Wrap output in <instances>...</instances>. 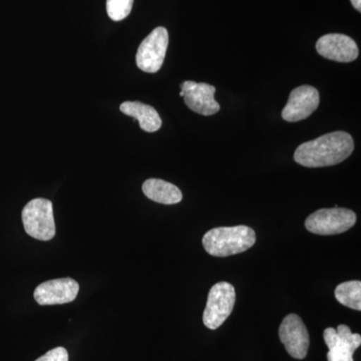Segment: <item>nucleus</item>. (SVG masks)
Masks as SVG:
<instances>
[{"instance_id": "1", "label": "nucleus", "mask_w": 361, "mask_h": 361, "mask_svg": "<svg viewBox=\"0 0 361 361\" xmlns=\"http://www.w3.org/2000/svg\"><path fill=\"white\" fill-rule=\"evenodd\" d=\"M353 149V137L348 133L337 130L301 144L294 153V160L304 167H329L345 161Z\"/></svg>"}, {"instance_id": "2", "label": "nucleus", "mask_w": 361, "mask_h": 361, "mask_svg": "<svg viewBox=\"0 0 361 361\" xmlns=\"http://www.w3.org/2000/svg\"><path fill=\"white\" fill-rule=\"evenodd\" d=\"M255 242V232L244 225L214 228L203 237V246L207 253L215 257L243 253L253 247Z\"/></svg>"}, {"instance_id": "3", "label": "nucleus", "mask_w": 361, "mask_h": 361, "mask_svg": "<svg viewBox=\"0 0 361 361\" xmlns=\"http://www.w3.org/2000/svg\"><path fill=\"white\" fill-rule=\"evenodd\" d=\"M25 232L40 241H49L56 235L52 203L47 199H33L23 210Z\"/></svg>"}, {"instance_id": "4", "label": "nucleus", "mask_w": 361, "mask_h": 361, "mask_svg": "<svg viewBox=\"0 0 361 361\" xmlns=\"http://www.w3.org/2000/svg\"><path fill=\"white\" fill-rule=\"evenodd\" d=\"M236 302L234 286L228 282H218L212 286L208 294L203 322L209 329H219L231 315Z\"/></svg>"}, {"instance_id": "5", "label": "nucleus", "mask_w": 361, "mask_h": 361, "mask_svg": "<svg viewBox=\"0 0 361 361\" xmlns=\"http://www.w3.org/2000/svg\"><path fill=\"white\" fill-rule=\"evenodd\" d=\"M356 223V214L345 208L320 209L308 216L305 227L317 235H336L348 231Z\"/></svg>"}, {"instance_id": "6", "label": "nucleus", "mask_w": 361, "mask_h": 361, "mask_svg": "<svg viewBox=\"0 0 361 361\" xmlns=\"http://www.w3.org/2000/svg\"><path fill=\"white\" fill-rule=\"evenodd\" d=\"M169 44V33L165 27H157L142 40L137 49L135 61L137 68L145 73H155L160 71L165 61Z\"/></svg>"}, {"instance_id": "7", "label": "nucleus", "mask_w": 361, "mask_h": 361, "mask_svg": "<svg viewBox=\"0 0 361 361\" xmlns=\"http://www.w3.org/2000/svg\"><path fill=\"white\" fill-rule=\"evenodd\" d=\"M323 338L329 349L327 360L355 361L353 353L360 348L361 336L353 334L348 325H339L337 329L329 327L323 332Z\"/></svg>"}, {"instance_id": "8", "label": "nucleus", "mask_w": 361, "mask_h": 361, "mask_svg": "<svg viewBox=\"0 0 361 361\" xmlns=\"http://www.w3.org/2000/svg\"><path fill=\"white\" fill-rule=\"evenodd\" d=\"M280 341L289 355L296 360H304L307 355L310 339L308 330L298 315H287L279 327Z\"/></svg>"}, {"instance_id": "9", "label": "nucleus", "mask_w": 361, "mask_h": 361, "mask_svg": "<svg viewBox=\"0 0 361 361\" xmlns=\"http://www.w3.org/2000/svg\"><path fill=\"white\" fill-rule=\"evenodd\" d=\"M216 87L205 82L186 80L180 85V96L190 110L203 116H212L220 111V104L215 99Z\"/></svg>"}, {"instance_id": "10", "label": "nucleus", "mask_w": 361, "mask_h": 361, "mask_svg": "<svg viewBox=\"0 0 361 361\" xmlns=\"http://www.w3.org/2000/svg\"><path fill=\"white\" fill-rule=\"evenodd\" d=\"M319 106V92L311 85H301L290 92L288 102L282 111L286 122L295 123L310 118Z\"/></svg>"}, {"instance_id": "11", "label": "nucleus", "mask_w": 361, "mask_h": 361, "mask_svg": "<svg viewBox=\"0 0 361 361\" xmlns=\"http://www.w3.org/2000/svg\"><path fill=\"white\" fill-rule=\"evenodd\" d=\"M80 285L71 278L49 280L39 285L33 293L39 305L71 303L77 298Z\"/></svg>"}, {"instance_id": "12", "label": "nucleus", "mask_w": 361, "mask_h": 361, "mask_svg": "<svg viewBox=\"0 0 361 361\" xmlns=\"http://www.w3.org/2000/svg\"><path fill=\"white\" fill-rule=\"evenodd\" d=\"M316 51L323 58L338 63L355 61L360 54L355 40L341 33L323 35L316 42Z\"/></svg>"}, {"instance_id": "13", "label": "nucleus", "mask_w": 361, "mask_h": 361, "mask_svg": "<svg viewBox=\"0 0 361 361\" xmlns=\"http://www.w3.org/2000/svg\"><path fill=\"white\" fill-rule=\"evenodd\" d=\"M120 110L125 115L132 116L140 123L142 130L148 133L157 132L161 127V118L158 111L141 102H125Z\"/></svg>"}, {"instance_id": "14", "label": "nucleus", "mask_w": 361, "mask_h": 361, "mask_svg": "<svg viewBox=\"0 0 361 361\" xmlns=\"http://www.w3.org/2000/svg\"><path fill=\"white\" fill-rule=\"evenodd\" d=\"M142 192L149 200L165 205H174L183 199L179 188L161 179L147 180L142 184Z\"/></svg>"}, {"instance_id": "15", "label": "nucleus", "mask_w": 361, "mask_h": 361, "mask_svg": "<svg viewBox=\"0 0 361 361\" xmlns=\"http://www.w3.org/2000/svg\"><path fill=\"white\" fill-rule=\"evenodd\" d=\"M336 300L342 305L357 311L361 310V282L346 281L336 287Z\"/></svg>"}, {"instance_id": "16", "label": "nucleus", "mask_w": 361, "mask_h": 361, "mask_svg": "<svg viewBox=\"0 0 361 361\" xmlns=\"http://www.w3.org/2000/svg\"><path fill=\"white\" fill-rule=\"evenodd\" d=\"M134 0H106V13L114 21H121L129 16Z\"/></svg>"}, {"instance_id": "17", "label": "nucleus", "mask_w": 361, "mask_h": 361, "mask_svg": "<svg viewBox=\"0 0 361 361\" xmlns=\"http://www.w3.org/2000/svg\"><path fill=\"white\" fill-rule=\"evenodd\" d=\"M35 361H68V353L66 348H56Z\"/></svg>"}, {"instance_id": "18", "label": "nucleus", "mask_w": 361, "mask_h": 361, "mask_svg": "<svg viewBox=\"0 0 361 361\" xmlns=\"http://www.w3.org/2000/svg\"><path fill=\"white\" fill-rule=\"evenodd\" d=\"M351 4H353V7L356 9V11H361V0H350Z\"/></svg>"}]
</instances>
